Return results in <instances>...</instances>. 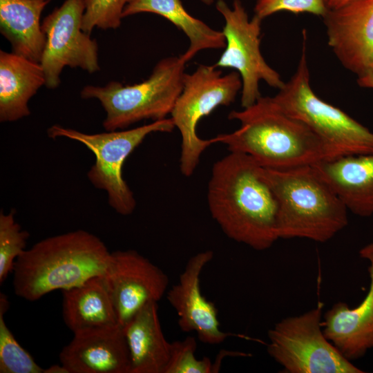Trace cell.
Masks as SVG:
<instances>
[{
  "instance_id": "44dd1931",
  "label": "cell",
  "mask_w": 373,
  "mask_h": 373,
  "mask_svg": "<svg viewBox=\"0 0 373 373\" xmlns=\"http://www.w3.org/2000/svg\"><path fill=\"white\" fill-rule=\"evenodd\" d=\"M46 0H0V32L12 52L40 63L46 44L41 16Z\"/></svg>"
},
{
  "instance_id": "d6986e66",
  "label": "cell",
  "mask_w": 373,
  "mask_h": 373,
  "mask_svg": "<svg viewBox=\"0 0 373 373\" xmlns=\"http://www.w3.org/2000/svg\"><path fill=\"white\" fill-rule=\"evenodd\" d=\"M46 84L40 63L0 51V121L11 122L30 114V99Z\"/></svg>"
},
{
  "instance_id": "30bf717a",
  "label": "cell",
  "mask_w": 373,
  "mask_h": 373,
  "mask_svg": "<svg viewBox=\"0 0 373 373\" xmlns=\"http://www.w3.org/2000/svg\"><path fill=\"white\" fill-rule=\"evenodd\" d=\"M216 8L224 20L222 32L225 46L214 66L238 71L242 80L241 106L247 108L261 97V80L278 90L285 83L262 55L260 44L262 20L255 15L249 19L240 0H233L231 8L224 1L218 0Z\"/></svg>"
},
{
  "instance_id": "2e32d148",
  "label": "cell",
  "mask_w": 373,
  "mask_h": 373,
  "mask_svg": "<svg viewBox=\"0 0 373 373\" xmlns=\"http://www.w3.org/2000/svg\"><path fill=\"white\" fill-rule=\"evenodd\" d=\"M68 373H130V357L122 327L74 334L59 354Z\"/></svg>"
},
{
  "instance_id": "5b68a950",
  "label": "cell",
  "mask_w": 373,
  "mask_h": 373,
  "mask_svg": "<svg viewBox=\"0 0 373 373\" xmlns=\"http://www.w3.org/2000/svg\"><path fill=\"white\" fill-rule=\"evenodd\" d=\"M186 64L181 55L163 58L140 83L87 85L80 96L99 102L106 113L102 126L108 131L125 129L144 119H163L171 114L182 90Z\"/></svg>"
},
{
  "instance_id": "4fadbf2b",
  "label": "cell",
  "mask_w": 373,
  "mask_h": 373,
  "mask_svg": "<svg viewBox=\"0 0 373 373\" xmlns=\"http://www.w3.org/2000/svg\"><path fill=\"white\" fill-rule=\"evenodd\" d=\"M327 43L341 64L358 77L373 73V0H350L323 17Z\"/></svg>"
},
{
  "instance_id": "7402d4cb",
  "label": "cell",
  "mask_w": 373,
  "mask_h": 373,
  "mask_svg": "<svg viewBox=\"0 0 373 373\" xmlns=\"http://www.w3.org/2000/svg\"><path fill=\"white\" fill-rule=\"evenodd\" d=\"M143 12L163 17L185 34L189 40V45L181 57L186 62L201 50L223 48L225 46L222 32L211 28L191 15L180 0H134L125 7L122 17L124 18Z\"/></svg>"
},
{
  "instance_id": "ba28073f",
  "label": "cell",
  "mask_w": 373,
  "mask_h": 373,
  "mask_svg": "<svg viewBox=\"0 0 373 373\" xmlns=\"http://www.w3.org/2000/svg\"><path fill=\"white\" fill-rule=\"evenodd\" d=\"M241 88L238 72L223 75L214 65H200L193 73H185L182 90L170 114L181 136L180 170L184 176H191L203 152L219 142L218 136L204 140L198 135L200 120L218 106L232 104Z\"/></svg>"
},
{
  "instance_id": "7a4b0ae2",
  "label": "cell",
  "mask_w": 373,
  "mask_h": 373,
  "mask_svg": "<svg viewBox=\"0 0 373 373\" xmlns=\"http://www.w3.org/2000/svg\"><path fill=\"white\" fill-rule=\"evenodd\" d=\"M229 119L240 122L236 131L218 135L229 151L245 153L266 169L312 165L331 158L323 141L304 123L285 113L273 97L261 96Z\"/></svg>"
},
{
  "instance_id": "9c48e42d",
  "label": "cell",
  "mask_w": 373,
  "mask_h": 373,
  "mask_svg": "<svg viewBox=\"0 0 373 373\" xmlns=\"http://www.w3.org/2000/svg\"><path fill=\"white\" fill-rule=\"evenodd\" d=\"M323 305L282 319L267 332L268 354L288 373H363L326 338Z\"/></svg>"
},
{
  "instance_id": "f546056e",
  "label": "cell",
  "mask_w": 373,
  "mask_h": 373,
  "mask_svg": "<svg viewBox=\"0 0 373 373\" xmlns=\"http://www.w3.org/2000/svg\"><path fill=\"white\" fill-rule=\"evenodd\" d=\"M350 0H325L327 8L329 10L337 8Z\"/></svg>"
},
{
  "instance_id": "d4e9b609",
  "label": "cell",
  "mask_w": 373,
  "mask_h": 373,
  "mask_svg": "<svg viewBox=\"0 0 373 373\" xmlns=\"http://www.w3.org/2000/svg\"><path fill=\"white\" fill-rule=\"evenodd\" d=\"M134 0H83L85 10L82 30L88 34L95 28H119L125 7Z\"/></svg>"
},
{
  "instance_id": "6da1fadb",
  "label": "cell",
  "mask_w": 373,
  "mask_h": 373,
  "mask_svg": "<svg viewBox=\"0 0 373 373\" xmlns=\"http://www.w3.org/2000/svg\"><path fill=\"white\" fill-rule=\"evenodd\" d=\"M207 199L211 217L229 238L257 251L279 239L276 195L264 168L250 156L229 151L217 160Z\"/></svg>"
},
{
  "instance_id": "603a6c76",
  "label": "cell",
  "mask_w": 373,
  "mask_h": 373,
  "mask_svg": "<svg viewBox=\"0 0 373 373\" xmlns=\"http://www.w3.org/2000/svg\"><path fill=\"white\" fill-rule=\"evenodd\" d=\"M9 307L7 296L0 294V373H44L41 368L16 340L6 324Z\"/></svg>"
},
{
  "instance_id": "8992f818",
  "label": "cell",
  "mask_w": 373,
  "mask_h": 373,
  "mask_svg": "<svg viewBox=\"0 0 373 373\" xmlns=\"http://www.w3.org/2000/svg\"><path fill=\"white\" fill-rule=\"evenodd\" d=\"M297 69L274 96L288 115L309 127L327 147L331 158L373 153V132L341 109L319 98L310 84L306 32Z\"/></svg>"
},
{
  "instance_id": "cb8c5ba5",
  "label": "cell",
  "mask_w": 373,
  "mask_h": 373,
  "mask_svg": "<svg viewBox=\"0 0 373 373\" xmlns=\"http://www.w3.org/2000/svg\"><path fill=\"white\" fill-rule=\"evenodd\" d=\"M29 238L28 231L23 230L15 220V213H0V284L12 273L17 258L26 249Z\"/></svg>"
},
{
  "instance_id": "1f68e13d",
  "label": "cell",
  "mask_w": 373,
  "mask_h": 373,
  "mask_svg": "<svg viewBox=\"0 0 373 373\" xmlns=\"http://www.w3.org/2000/svg\"><path fill=\"white\" fill-rule=\"evenodd\" d=\"M46 1H50L51 0H46Z\"/></svg>"
},
{
  "instance_id": "7c38bea8",
  "label": "cell",
  "mask_w": 373,
  "mask_h": 373,
  "mask_svg": "<svg viewBox=\"0 0 373 373\" xmlns=\"http://www.w3.org/2000/svg\"><path fill=\"white\" fill-rule=\"evenodd\" d=\"M104 277L121 327L146 304L157 303L169 283L162 269L133 249L111 252Z\"/></svg>"
},
{
  "instance_id": "5bb4252c",
  "label": "cell",
  "mask_w": 373,
  "mask_h": 373,
  "mask_svg": "<svg viewBox=\"0 0 373 373\" xmlns=\"http://www.w3.org/2000/svg\"><path fill=\"white\" fill-rule=\"evenodd\" d=\"M211 250L201 251L187 261L178 281L167 290L166 299L178 315V323L184 332H195L203 343L219 345L234 334L220 329L215 304L202 294L200 276L213 257Z\"/></svg>"
},
{
  "instance_id": "ffe728a7",
  "label": "cell",
  "mask_w": 373,
  "mask_h": 373,
  "mask_svg": "<svg viewBox=\"0 0 373 373\" xmlns=\"http://www.w3.org/2000/svg\"><path fill=\"white\" fill-rule=\"evenodd\" d=\"M62 316L73 332L119 325L104 276L63 290Z\"/></svg>"
},
{
  "instance_id": "ac0fdd59",
  "label": "cell",
  "mask_w": 373,
  "mask_h": 373,
  "mask_svg": "<svg viewBox=\"0 0 373 373\" xmlns=\"http://www.w3.org/2000/svg\"><path fill=\"white\" fill-rule=\"evenodd\" d=\"M130 357V373H164L171 343L162 332L156 302L144 306L122 327Z\"/></svg>"
},
{
  "instance_id": "f1b7e54d",
  "label": "cell",
  "mask_w": 373,
  "mask_h": 373,
  "mask_svg": "<svg viewBox=\"0 0 373 373\" xmlns=\"http://www.w3.org/2000/svg\"><path fill=\"white\" fill-rule=\"evenodd\" d=\"M44 373H68L66 367L62 365H53L47 369H44Z\"/></svg>"
},
{
  "instance_id": "484cf974",
  "label": "cell",
  "mask_w": 373,
  "mask_h": 373,
  "mask_svg": "<svg viewBox=\"0 0 373 373\" xmlns=\"http://www.w3.org/2000/svg\"><path fill=\"white\" fill-rule=\"evenodd\" d=\"M197 341L193 336L171 343L169 360L164 373H214V363L208 357H195Z\"/></svg>"
},
{
  "instance_id": "83f0119b",
  "label": "cell",
  "mask_w": 373,
  "mask_h": 373,
  "mask_svg": "<svg viewBox=\"0 0 373 373\" xmlns=\"http://www.w3.org/2000/svg\"><path fill=\"white\" fill-rule=\"evenodd\" d=\"M357 83L361 87L373 89V73L358 77Z\"/></svg>"
},
{
  "instance_id": "e0dca14e",
  "label": "cell",
  "mask_w": 373,
  "mask_h": 373,
  "mask_svg": "<svg viewBox=\"0 0 373 373\" xmlns=\"http://www.w3.org/2000/svg\"><path fill=\"white\" fill-rule=\"evenodd\" d=\"M312 166L348 211L360 217L373 215V153L325 159Z\"/></svg>"
},
{
  "instance_id": "52a82bcc",
  "label": "cell",
  "mask_w": 373,
  "mask_h": 373,
  "mask_svg": "<svg viewBox=\"0 0 373 373\" xmlns=\"http://www.w3.org/2000/svg\"><path fill=\"white\" fill-rule=\"evenodd\" d=\"M175 128L172 119L165 118L131 129L86 133L58 124L47 131L49 137H66L86 146L95 157L87 173L90 183L107 194L108 203L117 213L131 215L136 207L133 191L122 175V166L130 154L151 133H169Z\"/></svg>"
},
{
  "instance_id": "4316f807",
  "label": "cell",
  "mask_w": 373,
  "mask_h": 373,
  "mask_svg": "<svg viewBox=\"0 0 373 373\" xmlns=\"http://www.w3.org/2000/svg\"><path fill=\"white\" fill-rule=\"evenodd\" d=\"M328 10L325 0H257L254 6L255 15L262 20L279 11L307 12L323 18Z\"/></svg>"
},
{
  "instance_id": "3957f363",
  "label": "cell",
  "mask_w": 373,
  "mask_h": 373,
  "mask_svg": "<svg viewBox=\"0 0 373 373\" xmlns=\"http://www.w3.org/2000/svg\"><path fill=\"white\" fill-rule=\"evenodd\" d=\"M105 244L95 235L76 230L50 236L26 249L15 260V294L35 301L57 290L104 276L111 259Z\"/></svg>"
},
{
  "instance_id": "4dcf8cb0",
  "label": "cell",
  "mask_w": 373,
  "mask_h": 373,
  "mask_svg": "<svg viewBox=\"0 0 373 373\" xmlns=\"http://www.w3.org/2000/svg\"><path fill=\"white\" fill-rule=\"evenodd\" d=\"M202 3H204L206 5H211L213 3L214 0H201Z\"/></svg>"
},
{
  "instance_id": "277c9868",
  "label": "cell",
  "mask_w": 373,
  "mask_h": 373,
  "mask_svg": "<svg viewBox=\"0 0 373 373\" xmlns=\"http://www.w3.org/2000/svg\"><path fill=\"white\" fill-rule=\"evenodd\" d=\"M276 195L279 238L325 242L348 224V210L312 165L264 168Z\"/></svg>"
},
{
  "instance_id": "9a60e30c",
  "label": "cell",
  "mask_w": 373,
  "mask_h": 373,
  "mask_svg": "<svg viewBox=\"0 0 373 373\" xmlns=\"http://www.w3.org/2000/svg\"><path fill=\"white\" fill-rule=\"evenodd\" d=\"M359 256L369 262L370 286L365 297L353 308L343 302L335 303L322 320L326 338L350 361L373 348V242L363 247Z\"/></svg>"
},
{
  "instance_id": "8fae6325",
  "label": "cell",
  "mask_w": 373,
  "mask_h": 373,
  "mask_svg": "<svg viewBox=\"0 0 373 373\" xmlns=\"http://www.w3.org/2000/svg\"><path fill=\"white\" fill-rule=\"evenodd\" d=\"M84 10L83 0H65L41 22L46 44L40 64L48 88L59 86L66 66L89 73L100 69L97 42L82 30Z\"/></svg>"
}]
</instances>
